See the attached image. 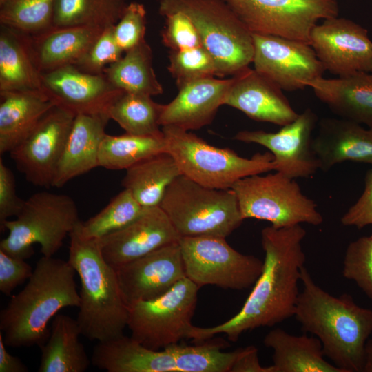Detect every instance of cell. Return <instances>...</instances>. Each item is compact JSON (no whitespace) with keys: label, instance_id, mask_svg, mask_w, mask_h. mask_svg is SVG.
<instances>
[{"label":"cell","instance_id":"d6986e66","mask_svg":"<svg viewBox=\"0 0 372 372\" xmlns=\"http://www.w3.org/2000/svg\"><path fill=\"white\" fill-rule=\"evenodd\" d=\"M180 236L159 207H146L132 223L99 239L102 255L114 268L178 242Z\"/></svg>","mask_w":372,"mask_h":372},{"label":"cell","instance_id":"f5cc1de1","mask_svg":"<svg viewBox=\"0 0 372 372\" xmlns=\"http://www.w3.org/2000/svg\"><path fill=\"white\" fill-rule=\"evenodd\" d=\"M371 236L372 237V234H371Z\"/></svg>","mask_w":372,"mask_h":372},{"label":"cell","instance_id":"cb8c5ba5","mask_svg":"<svg viewBox=\"0 0 372 372\" xmlns=\"http://www.w3.org/2000/svg\"><path fill=\"white\" fill-rule=\"evenodd\" d=\"M342 118L372 127V73L356 72L335 79L316 78L306 83Z\"/></svg>","mask_w":372,"mask_h":372},{"label":"cell","instance_id":"e0dca14e","mask_svg":"<svg viewBox=\"0 0 372 372\" xmlns=\"http://www.w3.org/2000/svg\"><path fill=\"white\" fill-rule=\"evenodd\" d=\"M41 84L42 90L56 105L76 116H108L111 105L125 92L103 74L86 72L74 65L41 73Z\"/></svg>","mask_w":372,"mask_h":372},{"label":"cell","instance_id":"b9f144b4","mask_svg":"<svg viewBox=\"0 0 372 372\" xmlns=\"http://www.w3.org/2000/svg\"><path fill=\"white\" fill-rule=\"evenodd\" d=\"M146 10L138 2H130L123 16L113 27L115 40L125 52L145 40Z\"/></svg>","mask_w":372,"mask_h":372},{"label":"cell","instance_id":"ac0fdd59","mask_svg":"<svg viewBox=\"0 0 372 372\" xmlns=\"http://www.w3.org/2000/svg\"><path fill=\"white\" fill-rule=\"evenodd\" d=\"M116 270L127 305L156 298L186 278L178 242L161 247Z\"/></svg>","mask_w":372,"mask_h":372},{"label":"cell","instance_id":"4dcf8cb0","mask_svg":"<svg viewBox=\"0 0 372 372\" xmlns=\"http://www.w3.org/2000/svg\"><path fill=\"white\" fill-rule=\"evenodd\" d=\"M180 175L173 157L164 152L126 169L122 185L143 207H153L159 206L167 187Z\"/></svg>","mask_w":372,"mask_h":372},{"label":"cell","instance_id":"60d3db41","mask_svg":"<svg viewBox=\"0 0 372 372\" xmlns=\"http://www.w3.org/2000/svg\"><path fill=\"white\" fill-rule=\"evenodd\" d=\"M113 27L103 30L84 56L74 65L92 74H103L110 64L117 61L124 52L117 44Z\"/></svg>","mask_w":372,"mask_h":372},{"label":"cell","instance_id":"8d00e7d4","mask_svg":"<svg viewBox=\"0 0 372 372\" xmlns=\"http://www.w3.org/2000/svg\"><path fill=\"white\" fill-rule=\"evenodd\" d=\"M145 208L128 189H124L98 214L86 221L80 220L77 227L83 236L101 239L132 223Z\"/></svg>","mask_w":372,"mask_h":372},{"label":"cell","instance_id":"7402d4cb","mask_svg":"<svg viewBox=\"0 0 372 372\" xmlns=\"http://www.w3.org/2000/svg\"><path fill=\"white\" fill-rule=\"evenodd\" d=\"M312 149L324 172L347 161L372 165V127L344 118L320 121Z\"/></svg>","mask_w":372,"mask_h":372},{"label":"cell","instance_id":"9a60e30c","mask_svg":"<svg viewBox=\"0 0 372 372\" xmlns=\"http://www.w3.org/2000/svg\"><path fill=\"white\" fill-rule=\"evenodd\" d=\"M317 121L315 112L307 108L277 132L242 130L234 138L268 149L273 156L274 171L293 179L309 178L320 169L311 145V135Z\"/></svg>","mask_w":372,"mask_h":372},{"label":"cell","instance_id":"f35d334b","mask_svg":"<svg viewBox=\"0 0 372 372\" xmlns=\"http://www.w3.org/2000/svg\"><path fill=\"white\" fill-rule=\"evenodd\" d=\"M167 69L178 88L194 81L218 76L216 63L203 46L169 51Z\"/></svg>","mask_w":372,"mask_h":372},{"label":"cell","instance_id":"681fc988","mask_svg":"<svg viewBox=\"0 0 372 372\" xmlns=\"http://www.w3.org/2000/svg\"><path fill=\"white\" fill-rule=\"evenodd\" d=\"M363 372H372V340H368L366 344Z\"/></svg>","mask_w":372,"mask_h":372},{"label":"cell","instance_id":"f1b7e54d","mask_svg":"<svg viewBox=\"0 0 372 372\" xmlns=\"http://www.w3.org/2000/svg\"><path fill=\"white\" fill-rule=\"evenodd\" d=\"M42 90L29 34L1 25L0 92Z\"/></svg>","mask_w":372,"mask_h":372},{"label":"cell","instance_id":"4316f807","mask_svg":"<svg viewBox=\"0 0 372 372\" xmlns=\"http://www.w3.org/2000/svg\"><path fill=\"white\" fill-rule=\"evenodd\" d=\"M91 362L107 372H178L175 360L167 348L153 350L124 335L98 342Z\"/></svg>","mask_w":372,"mask_h":372},{"label":"cell","instance_id":"5bb4252c","mask_svg":"<svg viewBox=\"0 0 372 372\" xmlns=\"http://www.w3.org/2000/svg\"><path fill=\"white\" fill-rule=\"evenodd\" d=\"M253 34L254 69L280 89H304L325 70L306 42L282 37Z\"/></svg>","mask_w":372,"mask_h":372},{"label":"cell","instance_id":"83f0119b","mask_svg":"<svg viewBox=\"0 0 372 372\" xmlns=\"http://www.w3.org/2000/svg\"><path fill=\"white\" fill-rule=\"evenodd\" d=\"M263 344L273 351V372H344L325 360L322 344L315 336L292 335L275 328L266 334Z\"/></svg>","mask_w":372,"mask_h":372},{"label":"cell","instance_id":"f546056e","mask_svg":"<svg viewBox=\"0 0 372 372\" xmlns=\"http://www.w3.org/2000/svg\"><path fill=\"white\" fill-rule=\"evenodd\" d=\"M76 319L57 314L47 340L39 347V372H84L92 362L79 340Z\"/></svg>","mask_w":372,"mask_h":372},{"label":"cell","instance_id":"c3c4849f","mask_svg":"<svg viewBox=\"0 0 372 372\" xmlns=\"http://www.w3.org/2000/svg\"><path fill=\"white\" fill-rule=\"evenodd\" d=\"M0 332V372H27L28 369L20 358L12 355L6 349Z\"/></svg>","mask_w":372,"mask_h":372},{"label":"cell","instance_id":"ba28073f","mask_svg":"<svg viewBox=\"0 0 372 372\" xmlns=\"http://www.w3.org/2000/svg\"><path fill=\"white\" fill-rule=\"evenodd\" d=\"M79 221L77 206L70 196L35 193L25 200L15 219L1 227L8 234L1 241L0 250L25 260L34 254L32 245L37 243L43 256H53Z\"/></svg>","mask_w":372,"mask_h":372},{"label":"cell","instance_id":"ffe728a7","mask_svg":"<svg viewBox=\"0 0 372 372\" xmlns=\"http://www.w3.org/2000/svg\"><path fill=\"white\" fill-rule=\"evenodd\" d=\"M224 105L236 108L250 118L284 126L298 114L278 86L249 67L234 76Z\"/></svg>","mask_w":372,"mask_h":372},{"label":"cell","instance_id":"ee69618b","mask_svg":"<svg viewBox=\"0 0 372 372\" xmlns=\"http://www.w3.org/2000/svg\"><path fill=\"white\" fill-rule=\"evenodd\" d=\"M32 267L25 259L9 255L0 250V291L10 296L14 289L33 273Z\"/></svg>","mask_w":372,"mask_h":372},{"label":"cell","instance_id":"30bf717a","mask_svg":"<svg viewBox=\"0 0 372 372\" xmlns=\"http://www.w3.org/2000/svg\"><path fill=\"white\" fill-rule=\"evenodd\" d=\"M199 289L184 278L156 298L127 305L131 337L153 350L189 338Z\"/></svg>","mask_w":372,"mask_h":372},{"label":"cell","instance_id":"5b68a950","mask_svg":"<svg viewBox=\"0 0 372 372\" xmlns=\"http://www.w3.org/2000/svg\"><path fill=\"white\" fill-rule=\"evenodd\" d=\"M187 14L195 25L203 48L213 58L217 75L234 76L252 63V32L224 0H160L158 12Z\"/></svg>","mask_w":372,"mask_h":372},{"label":"cell","instance_id":"277c9868","mask_svg":"<svg viewBox=\"0 0 372 372\" xmlns=\"http://www.w3.org/2000/svg\"><path fill=\"white\" fill-rule=\"evenodd\" d=\"M77 225L69 234L68 259L81 282L76 320L82 335L103 342L123 335L128 307L116 270L104 259L99 240L83 236Z\"/></svg>","mask_w":372,"mask_h":372},{"label":"cell","instance_id":"7a4b0ae2","mask_svg":"<svg viewBox=\"0 0 372 372\" xmlns=\"http://www.w3.org/2000/svg\"><path fill=\"white\" fill-rule=\"evenodd\" d=\"M294 317L305 333L320 341L325 357L344 372H363L365 347L372 333V309L348 293L333 296L319 287L305 267Z\"/></svg>","mask_w":372,"mask_h":372},{"label":"cell","instance_id":"44dd1931","mask_svg":"<svg viewBox=\"0 0 372 372\" xmlns=\"http://www.w3.org/2000/svg\"><path fill=\"white\" fill-rule=\"evenodd\" d=\"M233 76L219 79L214 76L200 79L178 88L176 96L164 105L159 123L187 131L209 125L218 108L224 105Z\"/></svg>","mask_w":372,"mask_h":372},{"label":"cell","instance_id":"4fadbf2b","mask_svg":"<svg viewBox=\"0 0 372 372\" xmlns=\"http://www.w3.org/2000/svg\"><path fill=\"white\" fill-rule=\"evenodd\" d=\"M76 115L54 105L10 151L19 171L35 186L50 188Z\"/></svg>","mask_w":372,"mask_h":372},{"label":"cell","instance_id":"74e56055","mask_svg":"<svg viewBox=\"0 0 372 372\" xmlns=\"http://www.w3.org/2000/svg\"><path fill=\"white\" fill-rule=\"evenodd\" d=\"M56 0H3L0 3L1 25L29 35L54 26Z\"/></svg>","mask_w":372,"mask_h":372},{"label":"cell","instance_id":"9c48e42d","mask_svg":"<svg viewBox=\"0 0 372 372\" xmlns=\"http://www.w3.org/2000/svg\"><path fill=\"white\" fill-rule=\"evenodd\" d=\"M238 180L232 186L242 218L271 223L275 228L301 223L319 225L323 217L316 203L305 196L294 179L275 171Z\"/></svg>","mask_w":372,"mask_h":372},{"label":"cell","instance_id":"1f68e13d","mask_svg":"<svg viewBox=\"0 0 372 372\" xmlns=\"http://www.w3.org/2000/svg\"><path fill=\"white\" fill-rule=\"evenodd\" d=\"M103 74L116 87L125 92L151 96L163 92L153 67V54L146 40L125 52L117 61L110 64Z\"/></svg>","mask_w":372,"mask_h":372},{"label":"cell","instance_id":"603a6c76","mask_svg":"<svg viewBox=\"0 0 372 372\" xmlns=\"http://www.w3.org/2000/svg\"><path fill=\"white\" fill-rule=\"evenodd\" d=\"M110 120L107 115L78 114L59 162L52 187L59 188L75 177L99 167V152L105 127Z\"/></svg>","mask_w":372,"mask_h":372},{"label":"cell","instance_id":"484cf974","mask_svg":"<svg viewBox=\"0 0 372 372\" xmlns=\"http://www.w3.org/2000/svg\"><path fill=\"white\" fill-rule=\"evenodd\" d=\"M54 105L42 90L0 92V154L21 143Z\"/></svg>","mask_w":372,"mask_h":372},{"label":"cell","instance_id":"52a82bcc","mask_svg":"<svg viewBox=\"0 0 372 372\" xmlns=\"http://www.w3.org/2000/svg\"><path fill=\"white\" fill-rule=\"evenodd\" d=\"M159 207L180 237L226 238L244 220L231 189L207 187L184 175L167 187Z\"/></svg>","mask_w":372,"mask_h":372},{"label":"cell","instance_id":"816d5d0a","mask_svg":"<svg viewBox=\"0 0 372 372\" xmlns=\"http://www.w3.org/2000/svg\"><path fill=\"white\" fill-rule=\"evenodd\" d=\"M371 72L372 73V69H371Z\"/></svg>","mask_w":372,"mask_h":372},{"label":"cell","instance_id":"836d02e7","mask_svg":"<svg viewBox=\"0 0 372 372\" xmlns=\"http://www.w3.org/2000/svg\"><path fill=\"white\" fill-rule=\"evenodd\" d=\"M127 0H56L54 26H114L123 16Z\"/></svg>","mask_w":372,"mask_h":372},{"label":"cell","instance_id":"d6a6232c","mask_svg":"<svg viewBox=\"0 0 372 372\" xmlns=\"http://www.w3.org/2000/svg\"><path fill=\"white\" fill-rule=\"evenodd\" d=\"M164 135L139 136L125 133L105 134L99 152V167L110 170L127 169L153 155L166 152Z\"/></svg>","mask_w":372,"mask_h":372},{"label":"cell","instance_id":"d4e9b609","mask_svg":"<svg viewBox=\"0 0 372 372\" xmlns=\"http://www.w3.org/2000/svg\"><path fill=\"white\" fill-rule=\"evenodd\" d=\"M104 29L94 26H53L43 32L30 35L38 69L43 73L75 65Z\"/></svg>","mask_w":372,"mask_h":372},{"label":"cell","instance_id":"e575fe53","mask_svg":"<svg viewBox=\"0 0 372 372\" xmlns=\"http://www.w3.org/2000/svg\"><path fill=\"white\" fill-rule=\"evenodd\" d=\"M163 106L154 101L151 96L124 92L111 105L108 116L125 133L158 136L163 135L159 119Z\"/></svg>","mask_w":372,"mask_h":372},{"label":"cell","instance_id":"7bdbcfd3","mask_svg":"<svg viewBox=\"0 0 372 372\" xmlns=\"http://www.w3.org/2000/svg\"><path fill=\"white\" fill-rule=\"evenodd\" d=\"M165 18V26L161 32V38L169 51L203 46L199 34L187 14L175 12Z\"/></svg>","mask_w":372,"mask_h":372},{"label":"cell","instance_id":"7c38bea8","mask_svg":"<svg viewBox=\"0 0 372 372\" xmlns=\"http://www.w3.org/2000/svg\"><path fill=\"white\" fill-rule=\"evenodd\" d=\"M255 34H270L309 44L310 33L320 19L335 17V0H224Z\"/></svg>","mask_w":372,"mask_h":372},{"label":"cell","instance_id":"7dc6e473","mask_svg":"<svg viewBox=\"0 0 372 372\" xmlns=\"http://www.w3.org/2000/svg\"><path fill=\"white\" fill-rule=\"evenodd\" d=\"M231 372H273L271 366H262L258 358V349L254 345L242 348Z\"/></svg>","mask_w":372,"mask_h":372},{"label":"cell","instance_id":"8992f818","mask_svg":"<svg viewBox=\"0 0 372 372\" xmlns=\"http://www.w3.org/2000/svg\"><path fill=\"white\" fill-rule=\"evenodd\" d=\"M161 128L166 152L173 157L181 174L203 186L229 189L241 178L275 170L270 152L245 158L229 148L211 145L189 131L174 126Z\"/></svg>","mask_w":372,"mask_h":372},{"label":"cell","instance_id":"3957f363","mask_svg":"<svg viewBox=\"0 0 372 372\" xmlns=\"http://www.w3.org/2000/svg\"><path fill=\"white\" fill-rule=\"evenodd\" d=\"M76 271L68 260L42 256L23 289L0 312V332L12 348L40 347L50 321L65 307H79Z\"/></svg>","mask_w":372,"mask_h":372},{"label":"cell","instance_id":"2e32d148","mask_svg":"<svg viewBox=\"0 0 372 372\" xmlns=\"http://www.w3.org/2000/svg\"><path fill=\"white\" fill-rule=\"evenodd\" d=\"M309 45L325 70L339 76L371 72L372 41L367 30L344 18H328L316 24Z\"/></svg>","mask_w":372,"mask_h":372},{"label":"cell","instance_id":"d590c367","mask_svg":"<svg viewBox=\"0 0 372 372\" xmlns=\"http://www.w3.org/2000/svg\"><path fill=\"white\" fill-rule=\"evenodd\" d=\"M196 345L174 344L166 347L173 355L178 372H231L242 348L225 352V341L216 339Z\"/></svg>","mask_w":372,"mask_h":372},{"label":"cell","instance_id":"ab89813d","mask_svg":"<svg viewBox=\"0 0 372 372\" xmlns=\"http://www.w3.org/2000/svg\"><path fill=\"white\" fill-rule=\"evenodd\" d=\"M343 276L353 281L372 299V237L362 236L350 242L343 260Z\"/></svg>","mask_w":372,"mask_h":372},{"label":"cell","instance_id":"f907efd6","mask_svg":"<svg viewBox=\"0 0 372 372\" xmlns=\"http://www.w3.org/2000/svg\"><path fill=\"white\" fill-rule=\"evenodd\" d=\"M3 0H0V3L2 2Z\"/></svg>","mask_w":372,"mask_h":372},{"label":"cell","instance_id":"bcb514c9","mask_svg":"<svg viewBox=\"0 0 372 372\" xmlns=\"http://www.w3.org/2000/svg\"><path fill=\"white\" fill-rule=\"evenodd\" d=\"M344 226L361 229L372 225V167L365 176L364 189L358 200L340 219Z\"/></svg>","mask_w":372,"mask_h":372},{"label":"cell","instance_id":"f6af8a7d","mask_svg":"<svg viewBox=\"0 0 372 372\" xmlns=\"http://www.w3.org/2000/svg\"><path fill=\"white\" fill-rule=\"evenodd\" d=\"M25 200L16 192L14 176L0 158V228L9 218L17 216Z\"/></svg>","mask_w":372,"mask_h":372},{"label":"cell","instance_id":"6da1fadb","mask_svg":"<svg viewBox=\"0 0 372 372\" xmlns=\"http://www.w3.org/2000/svg\"><path fill=\"white\" fill-rule=\"evenodd\" d=\"M306 234L300 225L264 228L261 231L265 252L262 271L240 311L214 327L194 326L189 339L204 342L223 333L229 341L236 342L247 331L273 327L293 316L306 260L302 246Z\"/></svg>","mask_w":372,"mask_h":372},{"label":"cell","instance_id":"8fae6325","mask_svg":"<svg viewBox=\"0 0 372 372\" xmlns=\"http://www.w3.org/2000/svg\"><path fill=\"white\" fill-rule=\"evenodd\" d=\"M214 236L180 237V248L186 278L199 288L216 285L241 290L253 286L263 268V261L243 254Z\"/></svg>","mask_w":372,"mask_h":372}]
</instances>
